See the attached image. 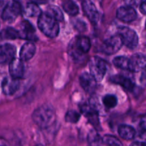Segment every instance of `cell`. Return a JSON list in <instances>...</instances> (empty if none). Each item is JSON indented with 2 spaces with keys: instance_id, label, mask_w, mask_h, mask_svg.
<instances>
[{
  "instance_id": "18",
  "label": "cell",
  "mask_w": 146,
  "mask_h": 146,
  "mask_svg": "<svg viewBox=\"0 0 146 146\" xmlns=\"http://www.w3.org/2000/svg\"><path fill=\"white\" fill-rule=\"evenodd\" d=\"M110 81L114 83V84H119V85H120L123 88H125L126 90H128V91H132L135 86L134 82L133 81V80L121 75L113 76L110 78Z\"/></svg>"
},
{
  "instance_id": "4",
  "label": "cell",
  "mask_w": 146,
  "mask_h": 146,
  "mask_svg": "<svg viewBox=\"0 0 146 146\" xmlns=\"http://www.w3.org/2000/svg\"><path fill=\"white\" fill-rule=\"evenodd\" d=\"M90 74L93 76L97 81L103 79L107 71V65L105 61L98 56L92 57L89 61Z\"/></svg>"
},
{
  "instance_id": "24",
  "label": "cell",
  "mask_w": 146,
  "mask_h": 146,
  "mask_svg": "<svg viewBox=\"0 0 146 146\" xmlns=\"http://www.w3.org/2000/svg\"><path fill=\"white\" fill-rule=\"evenodd\" d=\"M102 103L105 107L108 108H113L117 104V97L113 94L105 95L102 98Z\"/></svg>"
},
{
  "instance_id": "20",
  "label": "cell",
  "mask_w": 146,
  "mask_h": 146,
  "mask_svg": "<svg viewBox=\"0 0 146 146\" xmlns=\"http://www.w3.org/2000/svg\"><path fill=\"white\" fill-rule=\"evenodd\" d=\"M61 4L63 9L70 16H75L78 14V6L72 0H62Z\"/></svg>"
},
{
  "instance_id": "26",
  "label": "cell",
  "mask_w": 146,
  "mask_h": 146,
  "mask_svg": "<svg viewBox=\"0 0 146 146\" xmlns=\"http://www.w3.org/2000/svg\"><path fill=\"white\" fill-rule=\"evenodd\" d=\"M2 35L4 38H9V39H15V38H20L19 31L16 30L15 29L10 28V27L3 31Z\"/></svg>"
},
{
  "instance_id": "32",
  "label": "cell",
  "mask_w": 146,
  "mask_h": 146,
  "mask_svg": "<svg viewBox=\"0 0 146 146\" xmlns=\"http://www.w3.org/2000/svg\"><path fill=\"white\" fill-rule=\"evenodd\" d=\"M140 9L143 14H146V0L142 1L140 4Z\"/></svg>"
},
{
  "instance_id": "30",
  "label": "cell",
  "mask_w": 146,
  "mask_h": 146,
  "mask_svg": "<svg viewBox=\"0 0 146 146\" xmlns=\"http://www.w3.org/2000/svg\"><path fill=\"white\" fill-rule=\"evenodd\" d=\"M140 83L143 85H146V66L142 69V74L140 76Z\"/></svg>"
},
{
  "instance_id": "27",
  "label": "cell",
  "mask_w": 146,
  "mask_h": 146,
  "mask_svg": "<svg viewBox=\"0 0 146 146\" xmlns=\"http://www.w3.org/2000/svg\"><path fill=\"white\" fill-rule=\"evenodd\" d=\"M80 118V114L76 111H67L65 115V121L68 123H76L79 121Z\"/></svg>"
},
{
  "instance_id": "35",
  "label": "cell",
  "mask_w": 146,
  "mask_h": 146,
  "mask_svg": "<svg viewBox=\"0 0 146 146\" xmlns=\"http://www.w3.org/2000/svg\"><path fill=\"white\" fill-rule=\"evenodd\" d=\"M133 145H146L145 142H135L132 144Z\"/></svg>"
},
{
  "instance_id": "3",
  "label": "cell",
  "mask_w": 146,
  "mask_h": 146,
  "mask_svg": "<svg viewBox=\"0 0 146 146\" xmlns=\"http://www.w3.org/2000/svg\"><path fill=\"white\" fill-rule=\"evenodd\" d=\"M91 44L89 38L84 36L76 37L70 44L68 52L73 58L79 59L90 49Z\"/></svg>"
},
{
  "instance_id": "23",
  "label": "cell",
  "mask_w": 146,
  "mask_h": 146,
  "mask_svg": "<svg viewBox=\"0 0 146 146\" xmlns=\"http://www.w3.org/2000/svg\"><path fill=\"white\" fill-rule=\"evenodd\" d=\"M47 13L52 17L53 18L55 19L57 21H62L64 19V16H63L62 12L61 9L59 8L58 7L54 5H50L47 7Z\"/></svg>"
},
{
  "instance_id": "6",
  "label": "cell",
  "mask_w": 146,
  "mask_h": 146,
  "mask_svg": "<svg viewBox=\"0 0 146 146\" xmlns=\"http://www.w3.org/2000/svg\"><path fill=\"white\" fill-rule=\"evenodd\" d=\"M21 12V4L17 1H11L4 8L1 14L3 19L8 22H12Z\"/></svg>"
},
{
  "instance_id": "5",
  "label": "cell",
  "mask_w": 146,
  "mask_h": 146,
  "mask_svg": "<svg viewBox=\"0 0 146 146\" xmlns=\"http://www.w3.org/2000/svg\"><path fill=\"white\" fill-rule=\"evenodd\" d=\"M118 34L121 36L123 44L130 49H134L138 44V36L134 30L126 27L118 29Z\"/></svg>"
},
{
  "instance_id": "17",
  "label": "cell",
  "mask_w": 146,
  "mask_h": 146,
  "mask_svg": "<svg viewBox=\"0 0 146 146\" xmlns=\"http://www.w3.org/2000/svg\"><path fill=\"white\" fill-rule=\"evenodd\" d=\"M36 52V46L32 42L25 43L20 50L19 56L22 61H29L34 56Z\"/></svg>"
},
{
  "instance_id": "22",
  "label": "cell",
  "mask_w": 146,
  "mask_h": 146,
  "mask_svg": "<svg viewBox=\"0 0 146 146\" xmlns=\"http://www.w3.org/2000/svg\"><path fill=\"white\" fill-rule=\"evenodd\" d=\"M113 64L116 67L123 70H130V58L125 56H117L113 59Z\"/></svg>"
},
{
  "instance_id": "14",
  "label": "cell",
  "mask_w": 146,
  "mask_h": 146,
  "mask_svg": "<svg viewBox=\"0 0 146 146\" xmlns=\"http://www.w3.org/2000/svg\"><path fill=\"white\" fill-rule=\"evenodd\" d=\"M146 66V56L142 54H135L130 58V70L133 72L142 71Z\"/></svg>"
},
{
  "instance_id": "10",
  "label": "cell",
  "mask_w": 146,
  "mask_h": 146,
  "mask_svg": "<svg viewBox=\"0 0 146 146\" xmlns=\"http://www.w3.org/2000/svg\"><path fill=\"white\" fill-rule=\"evenodd\" d=\"M16 48L10 44H5L0 46V64L9 63L15 58Z\"/></svg>"
},
{
  "instance_id": "13",
  "label": "cell",
  "mask_w": 146,
  "mask_h": 146,
  "mask_svg": "<svg viewBox=\"0 0 146 146\" xmlns=\"http://www.w3.org/2000/svg\"><path fill=\"white\" fill-rule=\"evenodd\" d=\"M96 79L91 74L83 73L80 77V84L82 88L89 94H92L96 88Z\"/></svg>"
},
{
  "instance_id": "12",
  "label": "cell",
  "mask_w": 146,
  "mask_h": 146,
  "mask_svg": "<svg viewBox=\"0 0 146 146\" xmlns=\"http://www.w3.org/2000/svg\"><path fill=\"white\" fill-rule=\"evenodd\" d=\"M19 78L13 77H7L4 78L1 84V88L4 94L7 96H11L19 89Z\"/></svg>"
},
{
  "instance_id": "29",
  "label": "cell",
  "mask_w": 146,
  "mask_h": 146,
  "mask_svg": "<svg viewBox=\"0 0 146 146\" xmlns=\"http://www.w3.org/2000/svg\"><path fill=\"white\" fill-rule=\"evenodd\" d=\"M143 0H125V2L126 4L128 6H131V7H136L138 6L139 4H141Z\"/></svg>"
},
{
  "instance_id": "2",
  "label": "cell",
  "mask_w": 146,
  "mask_h": 146,
  "mask_svg": "<svg viewBox=\"0 0 146 146\" xmlns=\"http://www.w3.org/2000/svg\"><path fill=\"white\" fill-rule=\"evenodd\" d=\"M38 27L40 31L50 38L56 37L60 31V27L57 20L49 15L47 12L42 13L39 16Z\"/></svg>"
},
{
  "instance_id": "7",
  "label": "cell",
  "mask_w": 146,
  "mask_h": 146,
  "mask_svg": "<svg viewBox=\"0 0 146 146\" xmlns=\"http://www.w3.org/2000/svg\"><path fill=\"white\" fill-rule=\"evenodd\" d=\"M123 45V42L121 36L117 34L105 40L102 45L101 50L104 54L111 55L117 53L121 48Z\"/></svg>"
},
{
  "instance_id": "25",
  "label": "cell",
  "mask_w": 146,
  "mask_h": 146,
  "mask_svg": "<svg viewBox=\"0 0 146 146\" xmlns=\"http://www.w3.org/2000/svg\"><path fill=\"white\" fill-rule=\"evenodd\" d=\"M88 142L92 145H101L102 143V138L99 135L96 131H92L88 135Z\"/></svg>"
},
{
  "instance_id": "16",
  "label": "cell",
  "mask_w": 146,
  "mask_h": 146,
  "mask_svg": "<svg viewBox=\"0 0 146 146\" xmlns=\"http://www.w3.org/2000/svg\"><path fill=\"white\" fill-rule=\"evenodd\" d=\"M21 38L29 40L37 39L35 34V29L28 21H24L21 24V29L19 31Z\"/></svg>"
},
{
  "instance_id": "31",
  "label": "cell",
  "mask_w": 146,
  "mask_h": 146,
  "mask_svg": "<svg viewBox=\"0 0 146 146\" xmlns=\"http://www.w3.org/2000/svg\"><path fill=\"white\" fill-rule=\"evenodd\" d=\"M140 126L144 131L146 132V115H143L140 121Z\"/></svg>"
},
{
  "instance_id": "15",
  "label": "cell",
  "mask_w": 146,
  "mask_h": 146,
  "mask_svg": "<svg viewBox=\"0 0 146 146\" xmlns=\"http://www.w3.org/2000/svg\"><path fill=\"white\" fill-rule=\"evenodd\" d=\"M10 76L13 78H21L24 75V64L21 58H14L9 62Z\"/></svg>"
},
{
  "instance_id": "33",
  "label": "cell",
  "mask_w": 146,
  "mask_h": 146,
  "mask_svg": "<svg viewBox=\"0 0 146 146\" xmlns=\"http://www.w3.org/2000/svg\"><path fill=\"white\" fill-rule=\"evenodd\" d=\"M31 1L34 3H36V4H44V3H47L48 1V0H31Z\"/></svg>"
},
{
  "instance_id": "8",
  "label": "cell",
  "mask_w": 146,
  "mask_h": 146,
  "mask_svg": "<svg viewBox=\"0 0 146 146\" xmlns=\"http://www.w3.org/2000/svg\"><path fill=\"white\" fill-rule=\"evenodd\" d=\"M80 110L94 126L96 127L99 125L98 112L94 105L84 103L82 105L80 106Z\"/></svg>"
},
{
  "instance_id": "1",
  "label": "cell",
  "mask_w": 146,
  "mask_h": 146,
  "mask_svg": "<svg viewBox=\"0 0 146 146\" xmlns=\"http://www.w3.org/2000/svg\"><path fill=\"white\" fill-rule=\"evenodd\" d=\"M32 119L40 128H49L54 123L56 119L54 108L50 106H42L37 108L32 114Z\"/></svg>"
},
{
  "instance_id": "11",
  "label": "cell",
  "mask_w": 146,
  "mask_h": 146,
  "mask_svg": "<svg viewBox=\"0 0 146 146\" xmlns=\"http://www.w3.org/2000/svg\"><path fill=\"white\" fill-rule=\"evenodd\" d=\"M82 9L84 13L87 18L91 21V22L92 24H97L99 21L100 14L92 1L90 0H85L83 1Z\"/></svg>"
},
{
  "instance_id": "9",
  "label": "cell",
  "mask_w": 146,
  "mask_h": 146,
  "mask_svg": "<svg viewBox=\"0 0 146 146\" xmlns=\"http://www.w3.org/2000/svg\"><path fill=\"white\" fill-rule=\"evenodd\" d=\"M117 17L124 22H132L137 17V13L131 6H123L117 10Z\"/></svg>"
},
{
  "instance_id": "19",
  "label": "cell",
  "mask_w": 146,
  "mask_h": 146,
  "mask_svg": "<svg viewBox=\"0 0 146 146\" xmlns=\"http://www.w3.org/2000/svg\"><path fill=\"white\" fill-rule=\"evenodd\" d=\"M118 133L122 138L127 141L132 140L135 135V131L133 127L127 125H121L118 128Z\"/></svg>"
},
{
  "instance_id": "34",
  "label": "cell",
  "mask_w": 146,
  "mask_h": 146,
  "mask_svg": "<svg viewBox=\"0 0 146 146\" xmlns=\"http://www.w3.org/2000/svg\"><path fill=\"white\" fill-rule=\"evenodd\" d=\"M8 145V143H7V141H6L4 139L0 138V146H1V145Z\"/></svg>"
},
{
  "instance_id": "21",
  "label": "cell",
  "mask_w": 146,
  "mask_h": 146,
  "mask_svg": "<svg viewBox=\"0 0 146 146\" xmlns=\"http://www.w3.org/2000/svg\"><path fill=\"white\" fill-rule=\"evenodd\" d=\"M24 14L26 16L29 17H37L42 14V11L37 4L31 2L26 6L25 9H24Z\"/></svg>"
},
{
  "instance_id": "28",
  "label": "cell",
  "mask_w": 146,
  "mask_h": 146,
  "mask_svg": "<svg viewBox=\"0 0 146 146\" xmlns=\"http://www.w3.org/2000/svg\"><path fill=\"white\" fill-rule=\"evenodd\" d=\"M102 142L103 143L106 144L108 145H122V143L119 141L118 138L116 137L113 136V135H106L102 138Z\"/></svg>"
},
{
  "instance_id": "36",
  "label": "cell",
  "mask_w": 146,
  "mask_h": 146,
  "mask_svg": "<svg viewBox=\"0 0 146 146\" xmlns=\"http://www.w3.org/2000/svg\"><path fill=\"white\" fill-rule=\"evenodd\" d=\"M145 27H146V23H145Z\"/></svg>"
}]
</instances>
